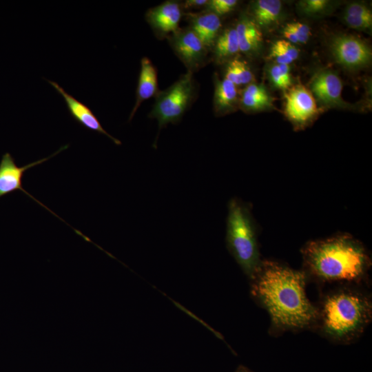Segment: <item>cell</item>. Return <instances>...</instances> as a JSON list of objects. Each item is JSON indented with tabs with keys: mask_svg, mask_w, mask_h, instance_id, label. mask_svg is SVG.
Listing matches in <instances>:
<instances>
[{
	"mask_svg": "<svg viewBox=\"0 0 372 372\" xmlns=\"http://www.w3.org/2000/svg\"><path fill=\"white\" fill-rule=\"evenodd\" d=\"M253 296L281 330H299L317 324L318 309L305 290L307 273L273 260H261L249 278Z\"/></svg>",
	"mask_w": 372,
	"mask_h": 372,
	"instance_id": "1",
	"label": "cell"
},
{
	"mask_svg": "<svg viewBox=\"0 0 372 372\" xmlns=\"http://www.w3.org/2000/svg\"><path fill=\"white\" fill-rule=\"evenodd\" d=\"M301 252L304 271L322 282H358L371 265L363 245L347 234L309 241Z\"/></svg>",
	"mask_w": 372,
	"mask_h": 372,
	"instance_id": "2",
	"label": "cell"
},
{
	"mask_svg": "<svg viewBox=\"0 0 372 372\" xmlns=\"http://www.w3.org/2000/svg\"><path fill=\"white\" fill-rule=\"evenodd\" d=\"M318 309L317 324L327 338L337 342L348 343L358 338L371 320L370 298L353 289L331 292Z\"/></svg>",
	"mask_w": 372,
	"mask_h": 372,
	"instance_id": "3",
	"label": "cell"
},
{
	"mask_svg": "<svg viewBox=\"0 0 372 372\" xmlns=\"http://www.w3.org/2000/svg\"><path fill=\"white\" fill-rule=\"evenodd\" d=\"M256 226L247 205L232 198L228 205L227 247L245 273L250 278L261 260Z\"/></svg>",
	"mask_w": 372,
	"mask_h": 372,
	"instance_id": "4",
	"label": "cell"
},
{
	"mask_svg": "<svg viewBox=\"0 0 372 372\" xmlns=\"http://www.w3.org/2000/svg\"><path fill=\"white\" fill-rule=\"evenodd\" d=\"M192 72L188 71L173 85L157 93L149 116L158 121L159 128L180 120L194 96Z\"/></svg>",
	"mask_w": 372,
	"mask_h": 372,
	"instance_id": "5",
	"label": "cell"
},
{
	"mask_svg": "<svg viewBox=\"0 0 372 372\" xmlns=\"http://www.w3.org/2000/svg\"><path fill=\"white\" fill-rule=\"evenodd\" d=\"M284 112L294 126L302 128L316 117L319 110L311 92L303 85H296L285 94Z\"/></svg>",
	"mask_w": 372,
	"mask_h": 372,
	"instance_id": "6",
	"label": "cell"
},
{
	"mask_svg": "<svg viewBox=\"0 0 372 372\" xmlns=\"http://www.w3.org/2000/svg\"><path fill=\"white\" fill-rule=\"evenodd\" d=\"M331 52L338 63L351 69L366 66L372 56L369 46L364 41L347 34L338 35L333 39Z\"/></svg>",
	"mask_w": 372,
	"mask_h": 372,
	"instance_id": "7",
	"label": "cell"
},
{
	"mask_svg": "<svg viewBox=\"0 0 372 372\" xmlns=\"http://www.w3.org/2000/svg\"><path fill=\"white\" fill-rule=\"evenodd\" d=\"M172 34L171 45L189 71L192 72L201 67L207 49L196 33L191 28H187Z\"/></svg>",
	"mask_w": 372,
	"mask_h": 372,
	"instance_id": "8",
	"label": "cell"
},
{
	"mask_svg": "<svg viewBox=\"0 0 372 372\" xmlns=\"http://www.w3.org/2000/svg\"><path fill=\"white\" fill-rule=\"evenodd\" d=\"M68 147L69 145L61 146L49 156L37 160L23 167H18L12 155L8 152L5 153L0 161V198L17 190L20 191L23 187L22 178L26 170L44 163L63 150L68 149Z\"/></svg>",
	"mask_w": 372,
	"mask_h": 372,
	"instance_id": "9",
	"label": "cell"
},
{
	"mask_svg": "<svg viewBox=\"0 0 372 372\" xmlns=\"http://www.w3.org/2000/svg\"><path fill=\"white\" fill-rule=\"evenodd\" d=\"M310 90L317 100L324 105H347L341 96L342 81L333 71L324 70L316 74L310 83Z\"/></svg>",
	"mask_w": 372,
	"mask_h": 372,
	"instance_id": "10",
	"label": "cell"
},
{
	"mask_svg": "<svg viewBox=\"0 0 372 372\" xmlns=\"http://www.w3.org/2000/svg\"><path fill=\"white\" fill-rule=\"evenodd\" d=\"M48 82L62 96L69 113L76 122L89 130L105 135L116 145H121V141L106 132L97 117L86 105L66 92L57 83L50 80H48Z\"/></svg>",
	"mask_w": 372,
	"mask_h": 372,
	"instance_id": "11",
	"label": "cell"
},
{
	"mask_svg": "<svg viewBox=\"0 0 372 372\" xmlns=\"http://www.w3.org/2000/svg\"><path fill=\"white\" fill-rule=\"evenodd\" d=\"M182 17L180 5L175 1H165L150 9L147 20L158 34L165 35L175 33Z\"/></svg>",
	"mask_w": 372,
	"mask_h": 372,
	"instance_id": "12",
	"label": "cell"
},
{
	"mask_svg": "<svg viewBox=\"0 0 372 372\" xmlns=\"http://www.w3.org/2000/svg\"><path fill=\"white\" fill-rule=\"evenodd\" d=\"M157 72L151 61L143 57L141 61V70L136 91V101L130 113L131 121L141 104L158 93Z\"/></svg>",
	"mask_w": 372,
	"mask_h": 372,
	"instance_id": "13",
	"label": "cell"
},
{
	"mask_svg": "<svg viewBox=\"0 0 372 372\" xmlns=\"http://www.w3.org/2000/svg\"><path fill=\"white\" fill-rule=\"evenodd\" d=\"M191 29L207 48H211L221 28V21L218 15L212 12L190 16Z\"/></svg>",
	"mask_w": 372,
	"mask_h": 372,
	"instance_id": "14",
	"label": "cell"
},
{
	"mask_svg": "<svg viewBox=\"0 0 372 372\" xmlns=\"http://www.w3.org/2000/svg\"><path fill=\"white\" fill-rule=\"evenodd\" d=\"M214 109L218 115L232 112L239 106L237 86L227 79L214 80Z\"/></svg>",
	"mask_w": 372,
	"mask_h": 372,
	"instance_id": "15",
	"label": "cell"
},
{
	"mask_svg": "<svg viewBox=\"0 0 372 372\" xmlns=\"http://www.w3.org/2000/svg\"><path fill=\"white\" fill-rule=\"evenodd\" d=\"M239 106L246 112H256L273 107V101L265 87L251 83L243 90Z\"/></svg>",
	"mask_w": 372,
	"mask_h": 372,
	"instance_id": "16",
	"label": "cell"
},
{
	"mask_svg": "<svg viewBox=\"0 0 372 372\" xmlns=\"http://www.w3.org/2000/svg\"><path fill=\"white\" fill-rule=\"evenodd\" d=\"M238 39L240 52L250 53L258 49L262 41L259 27L253 21L242 17L235 28Z\"/></svg>",
	"mask_w": 372,
	"mask_h": 372,
	"instance_id": "17",
	"label": "cell"
},
{
	"mask_svg": "<svg viewBox=\"0 0 372 372\" xmlns=\"http://www.w3.org/2000/svg\"><path fill=\"white\" fill-rule=\"evenodd\" d=\"M213 46L215 58L218 61L232 59L240 52L236 28L225 30L218 36Z\"/></svg>",
	"mask_w": 372,
	"mask_h": 372,
	"instance_id": "18",
	"label": "cell"
},
{
	"mask_svg": "<svg viewBox=\"0 0 372 372\" xmlns=\"http://www.w3.org/2000/svg\"><path fill=\"white\" fill-rule=\"evenodd\" d=\"M254 21L259 27H269L276 23L280 15L282 2L278 0H258L253 6Z\"/></svg>",
	"mask_w": 372,
	"mask_h": 372,
	"instance_id": "19",
	"label": "cell"
},
{
	"mask_svg": "<svg viewBox=\"0 0 372 372\" xmlns=\"http://www.w3.org/2000/svg\"><path fill=\"white\" fill-rule=\"evenodd\" d=\"M225 78L238 86L251 83L254 76L245 62L238 58H233L228 62Z\"/></svg>",
	"mask_w": 372,
	"mask_h": 372,
	"instance_id": "20",
	"label": "cell"
},
{
	"mask_svg": "<svg viewBox=\"0 0 372 372\" xmlns=\"http://www.w3.org/2000/svg\"><path fill=\"white\" fill-rule=\"evenodd\" d=\"M237 3L236 0H211L208 1L207 6L209 11L219 17L234 10Z\"/></svg>",
	"mask_w": 372,
	"mask_h": 372,
	"instance_id": "21",
	"label": "cell"
},
{
	"mask_svg": "<svg viewBox=\"0 0 372 372\" xmlns=\"http://www.w3.org/2000/svg\"><path fill=\"white\" fill-rule=\"evenodd\" d=\"M329 3L327 0H305L300 3L302 11L307 14L320 13L324 10Z\"/></svg>",
	"mask_w": 372,
	"mask_h": 372,
	"instance_id": "22",
	"label": "cell"
},
{
	"mask_svg": "<svg viewBox=\"0 0 372 372\" xmlns=\"http://www.w3.org/2000/svg\"><path fill=\"white\" fill-rule=\"evenodd\" d=\"M269 58L276 61L278 64L289 65L293 62L280 45L278 40L272 45Z\"/></svg>",
	"mask_w": 372,
	"mask_h": 372,
	"instance_id": "23",
	"label": "cell"
},
{
	"mask_svg": "<svg viewBox=\"0 0 372 372\" xmlns=\"http://www.w3.org/2000/svg\"><path fill=\"white\" fill-rule=\"evenodd\" d=\"M287 25L294 33L298 43H306L311 36L310 28L304 23L294 22L287 23Z\"/></svg>",
	"mask_w": 372,
	"mask_h": 372,
	"instance_id": "24",
	"label": "cell"
},
{
	"mask_svg": "<svg viewBox=\"0 0 372 372\" xmlns=\"http://www.w3.org/2000/svg\"><path fill=\"white\" fill-rule=\"evenodd\" d=\"M344 14L360 17L372 18L371 10L366 6L360 3H352L349 4L345 10Z\"/></svg>",
	"mask_w": 372,
	"mask_h": 372,
	"instance_id": "25",
	"label": "cell"
},
{
	"mask_svg": "<svg viewBox=\"0 0 372 372\" xmlns=\"http://www.w3.org/2000/svg\"><path fill=\"white\" fill-rule=\"evenodd\" d=\"M344 19L351 28L355 29H368L372 25V18L344 15Z\"/></svg>",
	"mask_w": 372,
	"mask_h": 372,
	"instance_id": "26",
	"label": "cell"
},
{
	"mask_svg": "<svg viewBox=\"0 0 372 372\" xmlns=\"http://www.w3.org/2000/svg\"><path fill=\"white\" fill-rule=\"evenodd\" d=\"M269 76L273 84L280 89H289L286 85L280 71L278 64H275L269 69Z\"/></svg>",
	"mask_w": 372,
	"mask_h": 372,
	"instance_id": "27",
	"label": "cell"
},
{
	"mask_svg": "<svg viewBox=\"0 0 372 372\" xmlns=\"http://www.w3.org/2000/svg\"><path fill=\"white\" fill-rule=\"evenodd\" d=\"M278 42L293 61L298 59L299 51L291 43L285 39L278 40Z\"/></svg>",
	"mask_w": 372,
	"mask_h": 372,
	"instance_id": "28",
	"label": "cell"
},
{
	"mask_svg": "<svg viewBox=\"0 0 372 372\" xmlns=\"http://www.w3.org/2000/svg\"><path fill=\"white\" fill-rule=\"evenodd\" d=\"M280 71L281 73V75L287 85V87L289 88L291 84V76H290V71H289V65L286 64H278Z\"/></svg>",
	"mask_w": 372,
	"mask_h": 372,
	"instance_id": "29",
	"label": "cell"
},
{
	"mask_svg": "<svg viewBox=\"0 0 372 372\" xmlns=\"http://www.w3.org/2000/svg\"><path fill=\"white\" fill-rule=\"evenodd\" d=\"M207 0H187L184 3L185 8H198L207 6Z\"/></svg>",
	"mask_w": 372,
	"mask_h": 372,
	"instance_id": "30",
	"label": "cell"
},
{
	"mask_svg": "<svg viewBox=\"0 0 372 372\" xmlns=\"http://www.w3.org/2000/svg\"><path fill=\"white\" fill-rule=\"evenodd\" d=\"M283 35L284 37L289 41L290 43H298L296 37L295 36L294 33L292 32V30L289 28V27L286 25L285 28L283 29Z\"/></svg>",
	"mask_w": 372,
	"mask_h": 372,
	"instance_id": "31",
	"label": "cell"
},
{
	"mask_svg": "<svg viewBox=\"0 0 372 372\" xmlns=\"http://www.w3.org/2000/svg\"><path fill=\"white\" fill-rule=\"evenodd\" d=\"M236 372H251L249 371L247 369L243 367V366H240V368H238Z\"/></svg>",
	"mask_w": 372,
	"mask_h": 372,
	"instance_id": "32",
	"label": "cell"
}]
</instances>
